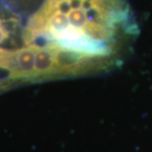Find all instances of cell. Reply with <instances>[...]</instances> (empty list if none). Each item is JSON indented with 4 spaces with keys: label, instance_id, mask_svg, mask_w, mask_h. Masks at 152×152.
Returning <instances> with one entry per match:
<instances>
[{
    "label": "cell",
    "instance_id": "1",
    "mask_svg": "<svg viewBox=\"0 0 152 152\" xmlns=\"http://www.w3.org/2000/svg\"><path fill=\"white\" fill-rule=\"evenodd\" d=\"M133 32L126 0H45L30 18L24 39L27 45L53 44L115 65Z\"/></svg>",
    "mask_w": 152,
    "mask_h": 152
},
{
    "label": "cell",
    "instance_id": "2",
    "mask_svg": "<svg viewBox=\"0 0 152 152\" xmlns=\"http://www.w3.org/2000/svg\"><path fill=\"white\" fill-rule=\"evenodd\" d=\"M37 45L7 50L0 48V68L9 72L10 79H33Z\"/></svg>",
    "mask_w": 152,
    "mask_h": 152
},
{
    "label": "cell",
    "instance_id": "3",
    "mask_svg": "<svg viewBox=\"0 0 152 152\" xmlns=\"http://www.w3.org/2000/svg\"><path fill=\"white\" fill-rule=\"evenodd\" d=\"M9 37V31L6 27L5 22L0 18V44H2L5 39H7Z\"/></svg>",
    "mask_w": 152,
    "mask_h": 152
}]
</instances>
